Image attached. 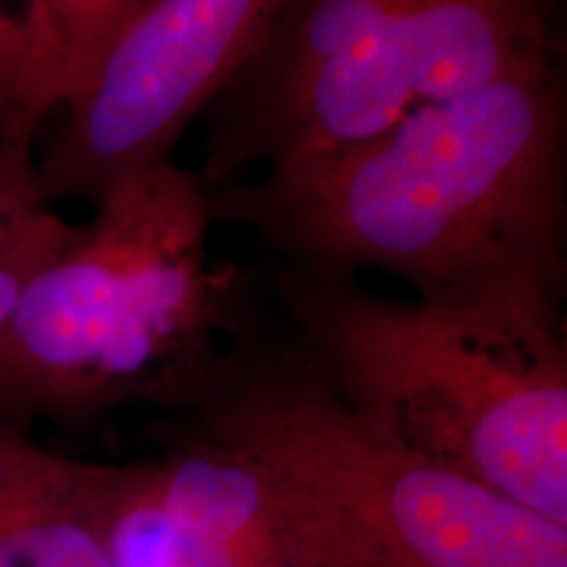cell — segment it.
I'll use <instances>...</instances> for the list:
<instances>
[{
	"label": "cell",
	"mask_w": 567,
	"mask_h": 567,
	"mask_svg": "<svg viewBox=\"0 0 567 567\" xmlns=\"http://www.w3.org/2000/svg\"><path fill=\"white\" fill-rule=\"evenodd\" d=\"M567 101L557 61L415 109L344 151L210 189L287 264L375 268L415 300L563 321Z\"/></svg>",
	"instance_id": "obj_1"
},
{
	"label": "cell",
	"mask_w": 567,
	"mask_h": 567,
	"mask_svg": "<svg viewBox=\"0 0 567 567\" xmlns=\"http://www.w3.org/2000/svg\"><path fill=\"white\" fill-rule=\"evenodd\" d=\"M276 292L289 352L352 415L567 528L563 321L394 300L295 264Z\"/></svg>",
	"instance_id": "obj_2"
},
{
	"label": "cell",
	"mask_w": 567,
	"mask_h": 567,
	"mask_svg": "<svg viewBox=\"0 0 567 567\" xmlns=\"http://www.w3.org/2000/svg\"><path fill=\"white\" fill-rule=\"evenodd\" d=\"M213 193L176 161L130 176L0 326V417L90 423L126 405H200L229 354L239 279L210 258Z\"/></svg>",
	"instance_id": "obj_3"
},
{
	"label": "cell",
	"mask_w": 567,
	"mask_h": 567,
	"mask_svg": "<svg viewBox=\"0 0 567 567\" xmlns=\"http://www.w3.org/2000/svg\"><path fill=\"white\" fill-rule=\"evenodd\" d=\"M197 431L279 467L375 567H567V528L352 415L284 352H234Z\"/></svg>",
	"instance_id": "obj_4"
},
{
	"label": "cell",
	"mask_w": 567,
	"mask_h": 567,
	"mask_svg": "<svg viewBox=\"0 0 567 567\" xmlns=\"http://www.w3.org/2000/svg\"><path fill=\"white\" fill-rule=\"evenodd\" d=\"M555 0H396L379 27L281 95L210 124V189L386 132L423 105L555 59Z\"/></svg>",
	"instance_id": "obj_5"
},
{
	"label": "cell",
	"mask_w": 567,
	"mask_h": 567,
	"mask_svg": "<svg viewBox=\"0 0 567 567\" xmlns=\"http://www.w3.org/2000/svg\"><path fill=\"white\" fill-rule=\"evenodd\" d=\"M279 0H145L38 155L45 200H90L158 163L245 66Z\"/></svg>",
	"instance_id": "obj_6"
},
{
	"label": "cell",
	"mask_w": 567,
	"mask_h": 567,
	"mask_svg": "<svg viewBox=\"0 0 567 567\" xmlns=\"http://www.w3.org/2000/svg\"><path fill=\"white\" fill-rule=\"evenodd\" d=\"M155 486L208 530L237 567H375L308 488L221 439H193L147 460Z\"/></svg>",
	"instance_id": "obj_7"
},
{
	"label": "cell",
	"mask_w": 567,
	"mask_h": 567,
	"mask_svg": "<svg viewBox=\"0 0 567 567\" xmlns=\"http://www.w3.org/2000/svg\"><path fill=\"white\" fill-rule=\"evenodd\" d=\"M0 567H111L97 463L0 417Z\"/></svg>",
	"instance_id": "obj_8"
},
{
	"label": "cell",
	"mask_w": 567,
	"mask_h": 567,
	"mask_svg": "<svg viewBox=\"0 0 567 567\" xmlns=\"http://www.w3.org/2000/svg\"><path fill=\"white\" fill-rule=\"evenodd\" d=\"M145 0H27L24 61L0 134L38 137L90 82L103 53Z\"/></svg>",
	"instance_id": "obj_9"
},
{
	"label": "cell",
	"mask_w": 567,
	"mask_h": 567,
	"mask_svg": "<svg viewBox=\"0 0 567 567\" xmlns=\"http://www.w3.org/2000/svg\"><path fill=\"white\" fill-rule=\"evenodd\" d=\"M111 567H237L200 523L155 486L147 460L97 463Z\"/></svg>",
	"instance_id": "obj_10"
},
{
	"label": "cell",
	"mask_w": 567,
	"mask_h": 567,
	"mask_svg": "<svg viewBox=\"0 0 567 567\" xmlns=\"http://www.w3.org/2000/svg\"><path fill=\"white\" fill-rule=\"evenodd\" d=\"M45 203L34 140L0 134V231Z\"/></svg>",
	"instance_id": "obj_11"
},
{
	"label": "cell",
	"mask_w": 567,
	"mask_h": 567,
	"mask_svg": "<svg viewBox=\"0 0 567 567\" xmlns=\"http://www.w3.org/2000/svg\"><path fill=\"white\" fill-rule=\"evenodd\" d=\"M27 0H0V122L9 111L24 61Z\"/></svg>",
	"instance_id": "obj_12"
}]
</instances>
